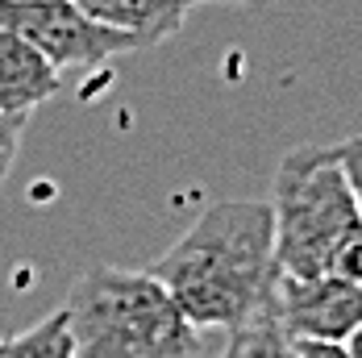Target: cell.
<instances>
[{"label": "cell", "instance_id": "1", "mask_svg": "<svg viewBox=\"0 0 362 358\" xmlns=\"http://www.w3.org/2000/svg\"><path fill=\"white\" fill-rule=\"evenodd\" d=\"M196 329H242L275 296L271 200H217L146 267Z\"/></svg>", "mask_w": 362, "mask_h": 358}, {"label": "cell", "instance_id": "2", "mask_svg": "<svg viewBox=\"0 0 362 358\" xmlns=\"http://www.w3.org/2000/svg\"><path fill=\"white\" fill-rule=\"evenodd\" d=\"M67 321L75 358H200L204 337L150 271L88 267L71 284Z\"/></svg>", "mask_w": 362, "mask_h": 358}, {"label": "cell", "instance_id": "3", "mask_svg": "<svg viewBox=\"0 0 362 358\" xmlns=\"http://www.w3.org/2000/svg\"><path fill=\"white\" fill-rule=\"evenodd\" d=\"M275 267L288 279L337 275L362 242V209L333 146H296L284 154L271 192Z\"/></svg>", "mask_w": 362, "mask_h": 358}, {"label": "cell", "instance_id": "4", "mask_svg": "<svg viewBox=\"0 0 362 358\" xmlns=\"http://www.w3.org/2000/svg\"><path fill=\"white\" fill-rule=\"evenodd\" d=\"M0 30L25 37L59 71L100 67L138 50V42L100 25L75 0H0Z\"/></svg>", "mask_w": 362, "mask_h": 358}, {"label": "cell", "instance_id": "5", "mask_svg": "<svg viewBox=\"0 0 362 358\" xmlns=\"http://www.w3.org/2000/svg\"><path fill=\"white\" fill-rule=\"evenodd\" d=\"M275 321L291 333V342H337L346 346L362 329V284L341 275L321 279H275L271 296Z\"/></svg>", "mask_w": 362, "mask_h": 358}, {"label": "cell", "instance_id": "6", "mask_svg": "<svg viewBox=\"0 0 362 358\" xmlns=\"http://www.w3.org/2000/svg\"><path fill=\"white\" fill-rule=\"evenodd\" d=\"M59 67L25 37L0 30V117H25L59 92Z\"/></svg>", "mask_w": 362, "mask_h": 358}, {"label": "cell", "instance_id": "7", "mask_svg": "<svg viewBox=\"0 0 362 358\" xmlns=\"http://www.w3.org/2000/svg\"><path fill=\"white\" fill-rule=\"evenodd\" d=\"M75 4L100 25L134 37L138 50H146V46L167 42L187 21V13L204 0H75Z\"/></svg>", "mask_w": 362, "mask_h": 358}, {"label": "cell", "instance_id": "8", "mask_svg": "<svg viewBox=\"0 0 362 358\" xmlns=\"http://www.w3.org/2000/svg\"><path fill=\"white\" fill-rule=\"evenodd\" d=\"M0 358H75V337H71L67 308L59 304L54 313H46L30 329L4 337L0 342Z\"/></svg>", "mask_w": 362, "mask_h": 358}, {"label": "cell", "instance_id": "9", "mask_svg": "<svg viewBox=\"0 0 362 358\" xmlns=\"http://www.w3.org/2000/svg\"><path fill=\"white\" fill-rule=\"evenodd\" d=\"M221 358H300V350H296L288 329L275 321V313L267 308L262 317H254L229 333Z\"/></svg>", "mask_w": 362, "mask_h": 358}, {"label": "cell", "instance_id": "10", "mask_svg": "<svg viewBox=\"0 0 362 358\" xmlns=\"http://www.w3.org/2000/svg\"><path fill=\"white\" fill-rule=\"evenodd\" d=\"M21 138H25V117H0V187L13 171V163H17Z\"/></svg>", "mask_w": 362, "mask_h": 358}, {"label": "cell", "instance_id": "11", "mask_svg": "<svg viewBox=\"0 0 362 358\" xmlns=\"http://www.w3.org/2000/svg\"><path fill=\"white\" fill-rule=\"evenodd\" d=\"M333 150H337V158H341V167H346V175H350V187H354L358 209H362V134H358V138L337 142Z\"/></svg>", "mask_w": 362, "mask_h": 358}, {"label": "cell", "instance_id": "12", "mask_svg": "<svg viewBox=\"0 0 362 358\" xmlns=\"http://www.w3.org/2000/svg\"><path fill=\"white\" fill-rule=\"evenodd\" d=\"M296 350H300V358H350L346 346H337V342H296Z\"/></svg>", "mask_w": 362, "mask_h": 358}, {"label": "cell", "instance_id": "13", "mask_svg": "<svg viewBox=\"0 0 362 358\" xmlns=\"http://www.w3.org/2000/svg\"><path fill=\"white\" fill-rule=\"evenodd\" d=\"M204 4H238V8H262L271 0H204Z\"/></svg>", "mask_w": 362, "mask_h": 358}, {"label": "cell", "instance_id": "14", "mask_svg": "<svg viewBox=\"0 0 362 358\" xmlns=\"http://www.w3.org/2000/svg\"><path fill=\"white\" fill-rule=\"evenodd\" d=\"M346 354H350V358H362V329L350 337V342H346Z\"/></svg>", "mask_w": 362, "mask_h": 358}]
</instances>
